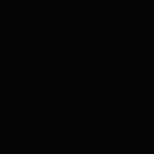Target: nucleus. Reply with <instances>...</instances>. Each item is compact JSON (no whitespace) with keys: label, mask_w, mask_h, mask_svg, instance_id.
<instances>
[]
</instances>
